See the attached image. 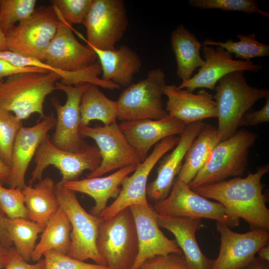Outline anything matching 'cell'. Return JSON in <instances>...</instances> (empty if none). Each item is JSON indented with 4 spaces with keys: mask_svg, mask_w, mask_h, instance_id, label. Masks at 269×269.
Returning a JSON list of instances; mask_svg holds the SVG:
<instances>
[{
    "mask_svg": "<svg viewBox=\"0 0 269 269\" xmlns=\"http://www.w3.org/2000/svg\"><path fill=\"white\" fill-rule=\"evenodd\" d=\"M269 171V164L258 167L256 172H249L244 177H235L212 184L200 185L192 189L206 198L222 204L231 216L244 219L251 230H269V209L263 193V176Z\"/></svg>",
    "mask_w": 269,
    "mask_h": 269,
    "instance_id": "1",
    "label": "cell"
},
{
    "mask_svg": "<svg viewBox=\"0 0 269 269\" xmlns=\"http://www.w3.org/2000/svg\"><path fill=\"white\" fill-rule=\"evenodd\" d=\"M61 77L52 72H28L10 76L0 83V108L18 119L37 113L42 119L46 97L56 90Z\"/></svg>",
    "mask_w": 269,
    "mask_h": 269,
    "instance_id": "2",
    "label": "cell"
},
{
    "mask_svg": "<svg viewBox=\"0 0 269 269\" xmlns=\"http://www.w3.org/2000/svg\"><path fill=\"white\" fill-rule=\"evenodd\" d=\"M244 71L228 74L214 89L219 138L226 140L237 132L241 119L257 101L269 96L267 89L254 87L246 81Z\"/></svg>",
    "mask_w": 269,
    "mask_h": 269,
    "instance_id": "3",
    "label": "cell"
},
{
    "mask_svg": "<svg viewBox=\"0 0 269 269\" xmlns=\"http://www.w3.org/2000/svg\"><path fill=\"white\" fill-rule=\"evenodd\" d=\"M257 137L255 133L242 129L230 138L220 141L189 186L192 189L219 182L230 177L242 176L246 170L250 149Z\"/></svg>",
    "mask_w": 269,
    "mask_h": 269,
    "instance_id": "4",
    "label": "cell"
},
{
    "mask_svg": "<svg viewBox=\"0 0 269 269\" xmlns=\"http://www.w3.org/2000/svg\"><path fill=\"white\" fill-rule=\"evenodd\" d=\"M59 205L68 216L71 225V245L67 255L85 262L91 259L97 264L107 266L97 249V241L103 219L88 213L81 206L76 192L64 187L61 182L55 184Z\"/></svg>",
    "mask_w": 269,
    "mask_h": 269,
    "instance_id": "5",
    "label": "cell"
},
{
    "mask_svg": "<svg viewBox=\"0 0 269 269\" xmlns=\"http://www.w3.org/2000/svg\"><path fill=\"white\" fill-rule=\"evenodd\" d=\"M99 253L110 269H131L138 252L135 222L130 207L103 220L97 241Z\"/></svg>",
    "mask_w": 269,
    "mask_h": 269,
    "instance_id": "6",
    "label": "cell"
},
{
    "mask_svg": "<svg viewBox=\"0 0 269 269\" xmlns=\"http://www.w3.org/2000/svg\"><path fill=\"white\" fill-rule=\"evenodd\" d=\"M165 78L163 70L157 68L149 71L144 79L127 87L117 100L118 119L122 122L159 120L166 116L162 100L166 85Z\"/></svg>",
    "mask_w": 269,
    "mask_h": 269,
    "instance_id": "7",
    "label": "cell"
},
{
    "mask_svg": "<svg viewBox=\"0 0 269 269\" xmlns=\"http://www.w3.org/2000/svg\"><path fill=\"white\" fill-rule=\"evenodd\" d=\"M60 22L52 5L35 8L28 18L5 34L7 50L42 60Z\"/></svg>",
    "mask_w": 269,
    "mask_h": 269,
    "instance_id": "8",
    "label": "cell"
},
{
    "mask_svg": "<svg viewBox=\"0 0 269 269\" xmlns=\"http://www.w3.org/2000/svg\"><path fill=\"white\" fill-rule=\"evenodd\" d=\"M152 206L158 215L210 219L229 227L240 224V219L230 215L222 204L199 195L177 178L167 197Z\"/></svg>",
    "mask_w": 269,
    "mask_h": 269,
    "instance_id": "9",
    "label": "cell"
},
{
    "mask_svg": "<svg viewBox=\"0 0 269 269\" xmlns=\"http://www.w3.org/2000/svg\"><path fill=\"white\" fill-rule=\"evenodd\" d=\"M129 23L127 10L122 0H93L83 24L86 39L76 32L88 45L101 50H114L123 37Z\"/></svg>",
    "mask_w": 269,
    "mask_h": 269,
    "instance_id": "10",
    "label": "cell"
},
{
    "mask_svg": "<svg viewBox=\"0 0 269 269\" xmlns=\"http://www.w3.org/2000/svg\"><path fill=\"white\" fill-rule=\"evenodd\" d=\"M102 160L98 148L91 145L88 149L73 152L60 149L51 142L48 135L39 146L34 156L35 166L31 172L29 185L42 179L45 169L50 165L57 168L62 176L61 181L78 180L86 170H95Z\"/></svg>",
    "mask_w": 269,
    "mask_h": 269,
    "instance_id": "11",
    "label": "cell"
},
{
    "mask_svg": "<svg viewBox=\"0 0 269 269\" xmlns=\"http://www.w3.org/2000/svg\"><path fill=\"white\" fill-rule=\"evenodd\" d=\"M79 134L83 138L89 137L95 140L102 158L100 165L87 178L100 177L126 166L137 165L141 162L117 123L96 127L80 125Z\"/></svg>",
    "mask_w": 269,
    "mask_h": 269,
    "instance_id": "12",
    "label": "cell"
},
{
    "mask_svg": "<svg viewBox=\"0 0 269 269\" xmlns=\"http://www.w3.org/2000/svg\"><path fill=\"white\" fill-rule=\"evenodd\" d=\"M89 84L77 86L56 83V90L63 91L66 101L62 105L56 97L51 99L52 104L57 114L55 130L50 138L52 143L58 148L70 152H79L89 148L88 144L80 136L81 125L80 105L82 96Z\"/></svg>",
    "mask_w": 269,
    "mask_h": 269,
    "instance_id": "13",
    "label": "cell"
},
{
    "mask_svg": "<svg viewBox=\"0 0 269 269\" xmlns=\"http://www.w3.org/2000/svg\"><path fill=\"white\" fill-rule=\"evenodd\" d=\"M180 137L173 135L156 143L151 153L136 166L133 173L124 178L118 197L98 216L107 220L131 206L148 205L146 189L149 175L159 159L176 145Z\"/></svg>",
    "mask_w": 269,
    "mask_h": 269,
    "instance_id": "14",
    "label": "cell"
},
{
    "mask_svg": "<svg viewBox=\"0 0 269 269\" xmlns=\"http://www.w3.org/2000/svg\"><path fill=\"white\" fill-rule=\"evenodd\" d=\"M216 227L221 235V245L213 269L243 268L253 260L261 248L269 245V232L266 229L238 233L222 223L217 222Z\"/></svg>",
    "mask_w": 269,
    "mask_h": 269,
    "instance_id": "15",
    "label": "cell"
},
{
    "mask_svg": "<svg viewBox=\"0 0 269 269\" xmlns=\"http://www.w3.org/2000/svg\"><path fill=\"white\" fill-rule=\"evenodd\" d=\"M73 30L72 26L60 20L42 61L63 72L80 71L96 63L97 56L95 52L88 45L80 43L74 35Z\"/></svg>",
    "mask_w": 269,
    "mask_h": 269,
    "instance_id": "16",
    "label": "cell"
},
{
    "mask_svg": "<svg viewBox=\"0 0 269 269\" xmlns=\"http://www.w3.org/2000/svg\"><path fill=\"white\" fill-rule=\"evenodd\" d=\"M130 208L138 244L137 256L131 269H139L146 260L155 256L183 254L176 241L168 239L160 230L152 205H135Z\"/></svg>",
    "mask_w": 269,
    "mask_h": 269,
    "instance_id": "17",
    "label": "cell"
},
{
    "mask_svg": "<svg viewBox=\"0 0 269 269\" xmlns=\"http://www.w3.org/2000/svg\"><path fill=\"white\" fill-rule=\"evenodd\" d=\"M205 63L197 73L189 80L177 86V89L193 92L198 88L214 90L216 84L228 74L238 71L257 72L262 66L252 60H235L232 54L223 48L202 45Z\"/></svg>",
    "mask_w": 269,
    "mask_h": 269,
    "instance_id": "18",
    "label": "cell"
},
{
    "mask_svg": "<svg viewBox=\"0 0 269 269\" xmlns=\"http://www.w3.org/2000/svg\"><path fill=\"white\" fill-rule=\"evenodd\" d=\"M41 121L28 127H22L15 138L12 152L11 172L7 182L9 187L23 189L25 175L35 153L48 133L55 128L56 118L45 115Z\"/></svg>",
    "mask_w": 269,
    "mask_h": 269,
    "instance_id": "19",
    "label": "cell"
},
{
    "mask_svg": "<svg viewBox=\"0 0 269 269\" xmlns=\"http://www.w3.org/2000/svg\"><path fill=\"white\" fill-rule=\"evenodd\" d=\"M205 124L200 121L186 125L175 148L159 163L157 168L156 177L147 184V200L155 203L167 197L175 177L180 171L188 149Z\"/></svg>",
    "mask_w": 269,
    "mask_h": 269,
    "instance_id": "20",
    "label": "cell"
},
{
    "mask_svg": "<svg viewBox=\"0 0 269 269\" xmlns=\"http://www.w3.org/2000/svg\"><path fill=\"white\" fill-rule=\"evenodd\" d=\"M119 126L141 162L153 145L166 137L180 135L186 127L181 121L169 115L159 120L123 121Z\"/></svg>",
    "mask_w": 269,
    "mask_h": 269,
    "instance_id": "21",
    "label": "cell"
},
{
    "mask_svg": "<svg viewBox=\"0 0 269 269\" xmlns=\"http://www.w3.org/2000/svg\"><path fill=\"white\" fill-rule=\"evenodd\" d=\"M175 84L166 85L164 94L167 98L166 111L185 125L217 118L216 104L213 96L201 89L197 94L177 89Z\"/></svg>",
    "mask_w": 269,
    "mask_h": 269,
    "instance_id": "22",
    "label": "cell"
},
{
    "mask_svg": "<svg viewBox=\"0 0 269 269\" xmlns=\"http://www.w3.org/2000/svg\"><path fill=\"white\" fill-rule=\"evenodd\" d=\"M156 219L159 227L168 230L175 237L189 269H213L214 260L204 256L195 237L196 232L202 226L201 218L156 214Z\"/></svg>",
    "mask_w": 269,
    "mask_h": 269,
    "instance_id": "23",
    "label": "cell"
},
{
    "mask_svg": "<svg viewBox=\"0 0 269 269\" xmlns=\"http://www.w3.org/2000/svg\"><path fill=\"white\" fill-rule=\"evenodd\" d=\"M137 165H131L117 170L104 177L86 178L81 180L61 182L63 186L71 190L86 194L92 197L95 204L90 214L98 216L107 207L110 198H116L120 191V185L125 177L135 169Z\"/></svg>",
    "mask_w": 269,
    "mask_h": 269,
    "instance_id": "24",
    "label": "cell"
},
{
    "mask_svg": "<svg viewBox=\"0 0 269 269\" xmlns=\"http://www.w3.org/2000/svg\"><path fill=\"white\" fill-rule=\"evenodd\" d=\"M89 46V45H88ZM102 68L101 79L127 87L140 70L139 55L127 45L114 50H101L92 46Z\"/></svg>",
    "mask_w": 269,
    "mask_h": 269,
    "instance_id": "25",
    "label": "cell"
},
{
    "mask_svg": "<svg viewBox=\"0 0 269 269\" xmlns=\"http://www.w3.org/2000/svg\"><path fill=\"white\" fill-rule=\"evenodd\" d=\"M55 186L53 180L46 177L33 186L26 185L22 189L27 219L45 228L49 219L60 206Z\"/></svg>",
    "mask_w": 269,
    "mask_h": 269,
    "instance_id": "26",
    "label": "cell"
},
{
    "mask_svg": "<svg viewBox=\"0 0 269 269\" xmlns=\"http://www.w3.org/2000/svg\"><path fill=\"white\" fill-rule=\"evenodd\" d=\"M170 44L177 63L176 75L182 82L187 81L194 70L205 63L200 52L202 44L183 24L172 31Z\"/></svg>",
    "mask_w": 269,
    "mask_h": 269,
    "instance_id": "27",
    "label": "cell"
},
{
    "mask_svg": "<svg viewBox=\"0 0 269 269\" xmlns=\"http://www.w3.org/2000/svg\"><path fill=\"white\" fill-rule=\"evenodd\" d=\"M220 141L217 128L205 124L188 149L177 179L188 185L208 160Z\"/></svg>",
    "mask_w": 269,
    "mask_h": 269,
    "instance_id": "28",
    "label": "cell"
},
{
    "mask_svg": "<svg viewBox=\"0 0 269 269\" xmlns=\"http://www.w3.org/2000/svg\"><path fill=\"white\" fill-rule=\"evenodd\" d=\"M0 59L17 67H35L54 72L60 76V82L67 85L77 86L88 83L102 87L104 84V81L99 77L101 74L102 69L98 62L80 71L63 72L50 67L39 59L22 56L8 50L0 51Z\"/></svg>",
    "mask_w": 269,
    "mask_h": 269,
    "instance_id": "29",
    "label": "cell"
},
{
    "mask_svg": "<svg viewBox=\"0 0 269 269\" xmlns=\"http://www.w3.org/2000/svg\"><path fill=\"white\" fill-rule=\"evenodd\" d=\"M71 225L60 206L47 222L32 253L31 260L37 262L47 251L53 250L67 255L71 245Z\"/></svg>",
    "mask_w": 269,
    "mask_h": 269,
    "instance_id": "30",
    "label": "cell"
},
{
    "mask_svg": "<svg viewBox=\"0 0 269 269\" xmlns=\"http://www.w3.org/2000/svg\"><path fill=\"white\" fill-rule=\"evenodd\" d=\"M80 112L82 125L88 126L93 120L109 125L117 123L118 102L108 98L98 86L89 84L82 96Z\"/></svg>",
    "mask_w": 269,
    "mask_h": 269,
    "instance_id": "31",
    "label": "cell"
},
{
    "mask_svg": "<svg viewBox=\"0 0 269 269\" xmlns=\"http://www.w3.org/2000/svg\"><path fill=\"white\" fill-rule=\"evenodd\" d=\"M5 228L17 253L26 262L31 260L36 242L43 227L38 223L26 218L5 217Z\"/></svg>",
    "mask_w": 269,
    "mask_h": 269,
    "instance_id": "32",
    "label": "cell"
},
{
    "mask_svg": "<svg viewBox=\"0 0 269 269\" xmlns=\"http://www.w3.org/2000/svg\"><path fill=\"white\" fill-rule=\"evenodd\" d=\"M237 36L240 39L238 41H234L232 39L224 42L207 39L202 45L221 47L242 60H251L254 58L269 55V45L258 41L255 33L238 34Z\"/></svg>",
    "mask_w": 269,
    "mask_h": 269,
    "instance_id": "33",
    "label": "cell"
},
{
    "mask_svg": "<svg viewBox=\"0 0 269 269\" xmlns=\"http://www.w3.org/2000/svg\"><path fill=\"white\" fill-rule=\"evenodd\" d=\"M35 0H0V21L5 34L34 11Z\"/></svg>",
    "mask_w": 269,
    "mask_h": 269,
    "instance_id": "34",
    "label": "cell"
},
{
    "mask_svg": "<svg viewBox=\"0 0 269 269\" xmlns=\"http://www.w3.org/2000/svg\"><path fill=\"white\" fill-rule=\"evenodd\" d=\"M22 127V121L0 108V159L10 167L13 144Z\"/></svg>",
    "mask_w": 269,
    "mask_h": 269,
    "instance_id": "35",
    "label": "cell"
},
{
    "mask_svg": "<svg viewBox=\"0 0 269 269\" xmlns=\"http://www.w3.org/2000/svg\"><path fill=\"white\" fill-rule=\"evenodd\" d=\"M51 2L58 18L72 26L83 23L93 0H53Z\"/></svg>",
    "mask_w": 269,
    "mask_h": 269,
    "instance_id": "36",
    "label": "cell"
},
{
    "mask_svg": "<svg viewBox=\"0 0 269 269\" xmlns=\"http://www.w3.org/2000/svg\"><path fill=\"white\" fill-rule=\"evenodd\" d=\"M190 6L200 9H220L224 11H238L248 14L258 13L269 18V13L258 8L254 0H189Z\"/></svg>",
    "mask_w": 269,
    "mask_h": 269,
    "instance_id": "37",
    "label": "cell"
},
{
    "mask_svg": "<svg viewBox=\"0 0 269 269\" xmlns=\"http://www.w3.org/2000/svg\"><path fill=\"white\" fill-rule=\"evenodd\" d=\"M0 208L6 217L27 219V211L22 189L5 188L0 183Z\"/></svg>",
    "mask_w": 269,
    "mask_h": 269,
    "instance_id": "38",
    "label": "cell"
},
{
    "mask_svg": "<svg viewBox=\"0 0 269 269\" xmlns=\"http://www.w3.org/2000/svg\"><path fill=\"white\" fill-rule=\"evenodd\" d=\"M45 269H110L108 267L80 261L53 250L44 254Z\"/></svg>",
    "mask_w": 269,
    "mask_h": 269,
    "instance_id": "39",
    "label": "cell"
},
{
    "mask_svg": "<svg viewBox=\"0 0 269 269\" xmlns=\"http://www.w3.org/2000/svg\"><path fill=\"white\" fill-rule=\"evenodd\" d=\"M139 269H189L184 256L170 254L146 260Z\"/></svg>",
    "mask_w": 269,
    "mask_h": 269,
    "instance_id": "40",
    "label": "cell"
},
{
    "mask_svg": "<svg viewBox=\"0 0 269 269\" xmlns=\"http://www.w3.org/2000/svg\"><path fill=\"white\" fill-rule=\"evenodd\" d=\"M269 122V96L266 103L260 110L246 112L241 119L239 127L254 126Z\"/></svg>",
    "mask_w": 269,
    "mask_h": 269,
    "instance_id": "41",
    "label": "cell"
},
{
    "mask_svg": "<svg viewBox=\"0 0 269 269\" xmlns=\"http://www.w3.org/2000/svg\"><path fill=\"white\" fill-rule=\"evenodd\" d=\"M28 72H48L35 67H17L7 61L0 59V81H3L4 77H8L14 74Z\"/></svg>",
    "mask_w": 269,
    "mask_h": 269,
    "instance_id": "42",
    "label": "cell"
},
{
    "mask_svg": "<svg viewBox=\"0 0 269 269\" xmlns=\"http://www.w3.org/2000/svg\"><path fill=\"white\" fill-rule=\"evenodd\" d=\"M5 269H45L44 259H41L34 264H29L17 253L12 257Z\"/></svg>",
    "mask_w": 269,
    "mask_h": 269,
    "instance_id": "43",
    "label": "cell"
},
{
    "mask_svg": "<svg viewBox=\"0 0 269 269\" xmlns=\"http://www.w3.org/2000/svg\"><path fill=\"white\" fill-rule=\"evenodd\" d=\"M16 253V250L14 247H5L0 245V269L5 268Z\"/></svg>",
    "mask_w": 269,
    "mask_h": 269,
    "instance_id": "44",
    "label": "cell"
},
{
    "mask_svg": "<svg viewBox=\"0 0 269 269\" xmlns=\"http://www.w3.org/2000/svg\"><path fill=\"white\" fill-rule=\"evenodd\" d=\"M6 216L0 208V245L5 247H12L13 243L5 228L4 219Z\"/></svg>",
    "mask_w": 269,
    "mask_h": 269,
    "instance_id": "45",
    "label": "cell"
},
{
    "mask_svg": "<svg viewBox=\"0 0 269 269\" xmlns=\"http://www.w3.org/2000/svg\"><path fill=\"white\" fill-rule=\"evenodd\" d=\"M11 167L0 159V183L6 184L10 176Z\"/></svg>",
    "mask_w": 269,
    "mask_h": 269,
    "instance_id": "46",
    "label": "cell"
},
{
    "mask_svg": "<svg viewBox=\"0 0 269 269\" xmlns=\"http://www.w3.org/2000/svg\"><path fill=\"white\" fill-rule=\"evenodd\" d=\"M244 269H269V263L264 262L259 258L255 257Z\"/></svg>",
    "mask_w": 269,
    "mask_h": 269,
    "instance_id": "47",
    "label": "cell"
},
{
    "mask_svg": "<svg viewBox=\"0 0 269 269\" xmlns=\"http://www.w3.org/2000/svg\"><path fill=\"white\" fill-rule=\"evenodd\" d=\"M259 258L266 262L269 263V246L266 245L261 248L257 252Z\"/></svg>",
    "mask_w": 269,
    "mask_h": 269,
    "instance_id": "48",
    "label": "cell"
},
{
    "mask_svg": "<svg viewBox=\"0 0 269 269\" xmlns=\"http://www.w3.org/2000/svg\"><path fill=\"white\" fill-rule=\"evenodd\" d=\"M5 50H7L6 36L1 28L0 21V51Z\"/></svg>",
    "mask_w": 269,
    "mask_h": 269,
    "instance_id": "49",
    "label": "cell"
},
{
    "mask_svg": "<svg viewBox=\"0 0 269 269\" xmlns=\"http://www.w3.org/2000/svg\"><path fill=\"white\" fill-rule=\"evenodd\" d=\"M2 81H0V83L2 82Z\"/></svg>",
    "mask_w": 269,
    "mask_h": 269,
    "instance_id": "50",
    "label": "cell"
},
{
    "mask_svg": "<svg viewBox=\"0 0 269 269\" xmlns=\"http://www.w3.org/2000/svg\"><path fill=\"white\" fill-rule=\"evenodd\" d=\"M244 269V268H242V269Z\"/></svg>",
    "mask_w": 269,
    "mask_h": 269,
    "instance_id": "51",
    "label": "cell"
},
{
    "mask_svg": "<svg viewBox=\"0 0 269 269\" xmlns=\"http://www.w3.org/2000/svg\"></svg>",
    "mask_w": 269,
    "mask_h": 269,
    "instance_id": "52",
    "label": "cell"
}]
</instances>
